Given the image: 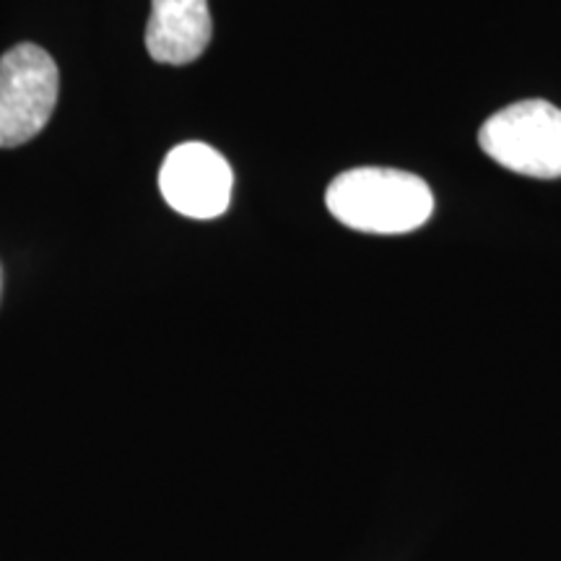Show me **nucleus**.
Here are the masks:
<instances>
[{
  "instance_id": "20e7f679",
  "label": "nucleus",
  "mask_w": 561,
  "mask_h": 561,
  "mask_svg": "<svg viewBox=\"0 0 561 561\" xmlns=\"http://www.w3.org/2000/svg\"><path fill=\"white\" fill-rule=\"evenodd\" d=\"M231 174L229 161L206 144H182L170 151L159 172V191L164 201L187 219H216L229 208Z\"/></svg>"
},
{
  "instance_id": "f03ea898",
  "label": "nucleus",
  "mask_w": 561,
  "mask_h": 561,
  "mask_svg": "<svg viewBox=\"0 0 561 561\" xmlns=\"http://www.w3.org/2000/svg\"><path fill=\"white\" fill-rule=\"evenodd\" d=\"M481 149L504 170L536 180L561 178V110L543 100L510 104L479 130Z\"/></svg>"
},
{
  "instance_id": "f257e3e1",
  "label": "nucleus",
  "mask_w": 561,
  "mask_h": 561,
  "mask_svg": "<svg viewBox=\"0 0 561 561\" xmlns=\"http://www.w3.org/2000/svg\"><path fill=\"white\" fill-rule=\"evenodd\" d=\"M325 206L343 227L367 234H409L424 227L434 195L424 180L403 170L359 167L328 185Z\"/></svg>"
},
{
  "instance_id": "39448f33",
  "label": "nucleus",
  "mask_w": 561,
  "mask_h": 561,
  "mask_svg": "<svg viewBox=\"0 0 561 561\" xmlns=\"http://www.w3.org/2000/svg\"><path fill=\"white\" fill-rule=\"evenodd\" d=\"M214 24L208 0H151L146 47L157 62L187 66L206 53Z\"/></svg>"
},
{
  "instance_id": "7ed1b4c3",
  "label": "nucleus",
  "mask_w": 561,
  "mask_h": 561,
  "mask_svg": "<svg viewBox=\"0 0 561 561\" xmlns=\"http://www.w3.org/2000/svg\"><path fill=\"white\" fill-rule=\"evenodd\" d=\"M60 73L37 45H16L0 58V149L26 144L45 130L58 104Z\"/></svg>"
}]
</instances>
